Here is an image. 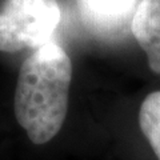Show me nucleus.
<instances>
[{
  "label": "nucleus",
  "mask_w": 160,
  "mask_h": 160,
  "mask_svg": "<svg viewBox=\"0 0 160 160\" xmlns=\"http://www.w3.org/2000/svg\"><path fill=\"white\" fill-rule=\"evenodd\" d=\"M71 80V59L56 43H47L24 60L15 91V116L32 143L49 142L63 127Z\"/></svg>",
  "instance_id": "nucleus-1"
},
{
  "label": "nucleus",
  "mask_w": 160,
  "mask_h": 160,
  "mask_svg": "<svg viewBox=\"0 0 160 160\" xmlns=\"http://www.w3.org/2000/svg\"><path fill=\"white\" fill-rule=\"evenodd\" d=\"M60 20L58 0H4L0 7V51L18 52L46 46Z\"/></svg>",
  "instance_id": "nucleus-2"
},
{
  "label": "nucleus",
  "mask_w": 160,
  "mask_h": 160,
  "mask_svg": "<svg viewBox=\"0 0 160 160\" xmlns=\"http://www.w3.org/2000/svg\"><path fill=\"white\" fill-rule=\"evenodd\" d=\"M139 0H76L80 19L99 36L113 38L131 26Z\"/></svg>",
  "instance_id": "nucleus-3"
},
{
  "label": "nucleus",
  "mask_w": 160,
  "mask_h": 160,
  "mask_svg": "<svg viewBox=\"0 0 160 160\" xmlns=\"http://www.w3.org/2000/svg\"><path fill=\"white\" fill-rule=\"evenodd\" d=\"M131 32L147 55L151 71L160 75V0H140Z\"/></svg>",
  "instance_id": "nucleus-4"
},
{
  "label": "nucleus",
  "mask_w": 160,
  "mask_h": 160,
  "mask_svg": "<svg viewBox=\"0 0 160 160\" xmlns=\"http://www.w3.org/2000/svg\"><path fill=\"white\" fill-rule=\"evenodd\" d=\"M139 126L160 160V91L149 93L139 111Z\"/></svg>",
  "instance_id": "nucleus-5"
}]
</instances>
